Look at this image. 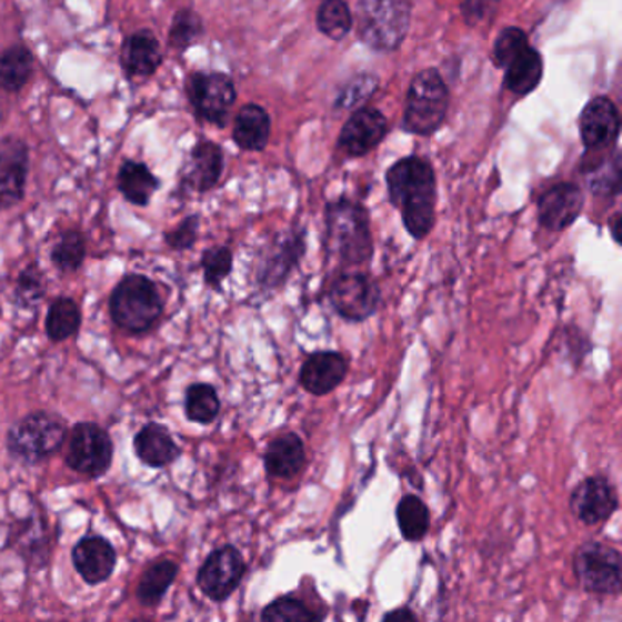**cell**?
Listing matches in <instances>:
<instances>
[{
    "instance_id": "cell-1",
    "label": "cell",
    "mask_w": 622,
    "mask_h": 622,
    "mask_svg": "<svg viewBox=\"0 0 622 622\" xmlns=\"http://www.w3.org/2000/svg\"><path fill=\"white\" fill-rule=\"evenodd\" d=\"M389 200L402 214L409 235L422 241L431 234L437 215V175L428 159L409 156L388 170Z\"/></svg>"
},
{
    "instance_id": "cell-2",
    "label": "cell",
    "mask_w": 622,
    "mask_h": 622,
    "mask_svg": "<svg viewBox=\"0 0 622 622\" xmlns=\"http://www.w3.org/2000/svg\"><path fill=\"white\" fill-rule=\"evenodd\" d=\"M327 247L345 267L368 265L373 260L371 218L362 203L340 198L327 204Z\"/></svg>"
},
{
    "instance_id": "cell-3",
    "label": "cell",
    "mask_w": 622,
    "mask_h": 622,
    "mask_svg": "<svg viewBox=\"0 0 622 622\" xmlns=\"http://www.w3.org/2000/svg\"><path fill=\"white\" fill-rule=\"evenodd\" d=\"M449 90L439 70L428 68L414 76L403 108L402 128L414 136H433L448 118Z\"/></svg>"
},
{
    "instance_id": "cell-4",
    "label": "cell",
    "mask_w": 622,
    "mask_h": 622,
    "mask_svg": "<svg viewBox=\"0 0 622 622\" xmlns=\"http://www.w3.org/2000/svg\"><path fill=\"white\" fill-rule=\"evenodd\" d=\"M411 24V0H360L358 39L377 51L399 50Z\"/></svg>"
},
{
    "instance_id": "cell-5",
    "label": "cell",
    "mask_w": 622,
    "mask_h": 622,
    "mask_svg": "<svg viewBox=\"0 0 622 622\" xmlns=\"http://www.w3.org/2000/svg\"><path fill=\"white\" fill-rule=\"evenodd\" d=\"M573 573L590 595L618 598L622 590L621 551L606 542H584L573 553Z\"/></svg>"
},
{
    "instance_id": "cell-6",
    "label": "cell",
    "mask_w": 622,
    "mask_h": 622,
    "mask_svg": "<svg viewBox=\"0 0 622 622\" xmlns=\"http://www.w3.org/2000/svg\"><path fill=\"white\" fill-rule=\"evenodd\" d=\"M113 322L127 331H149L163 312V300L158 287L144 275H127L110 298Z\"/></svg>"
},
{
    "instance_id": "cell-7",
    "label": "cell",
    "mask_w": 622,
    "mask_h": 622,
    "mask_svg": "<svg viewBox=\"0 0 622 622\" xmlns=\"http://www.w3.org/2000/svg\"><path fill=\"white\" fill-rule=\"evenodd\" d=\"M327 300L343 322L363 323L371 320L382 305V291L368 272L345 269L338 272L327 287Z\"/></svg>"
},
{
    "instance_id": "cell-8",
    "label": "cell",
    "mask_w": 622,
    "mask_h": 622,
    "mask_svg": "<svg viewBox=\"0 0 622 622\" xmlns=\"http://www.w3.org/2000/svg\"><path fill=\"white\" fill-rule=\"evenodd\" d=\"M67 428L56 414L31 413L17 422L8 434L11 457L28 464H37L57 453L64 440Z\"/></svg>"
},
{
    "instance_id": "cell-9",
    "label": "cell",
    "mask_w": 622,
    "mask_h": 622,
    "mask_svg": "<svg viewBox=\"0 0 622 622\" xmlns=\"http://www.w3.org/2000/svg\"><path fill=\"white\" fill-rule=\"evenodd\" d=\"M307 250L305 229L287 230L275 235L261 254L255 280L261 291H275L285 285L300 267Z\"/></svg>"
},
{
    "instance_id": "cell-10",
    "label": "cell",
    "mask_w": 622,
    "mask_h": 622,
    "mask_svg": "<svg viewBox=\"0 0 622 622\" xmlns=\"http://www.w3.org/2000/svg\"><path fill=\"white\" fill-rule=\"evenodd\" d=\"M113 445L110 434L98 423H77L70 437L67 462L77 473L98 479L112 465Z\"/></svg>"
},
{
    "instance_id": "cell-11",
    "label": "cell",
    "mask_w": 622,
    "mask_h": 622,
    "mask_svg": "<svg viewBox=\"0 0 622 622\" xmlns=\"http://www.w3.org/2000/svg\"><path fill=\"white\" fill-rule=\"evenodd\" d=\"M190 104L201 121L223 127L235 102L234 82L224 73H192L187 82Z\"/></svg>"
},
{
    "instance_id": "cell-12",
    "label": "cell",
    "mask_w": 622,
    "mask_h": 622,
    "mask_svg": "<svg viewBox=\"0 0 622 622\" xmlns=\"http://www.w3.org/2000/svg\"><path fill=\"white\" fill-rule=\"evenodd\" d=\"M245 559L232 544L212 551L198 573V586L214 602H223L240 588L245 576Z\"/></svg>"
},
{
    "instance_id": "cell-13",
    "label": "cell",
    "mask_w": 622,
    "mask_h": 622,
    "mask_svg": "<svg viewBox=\"0 0 622 622\" xmlns=\"http://www.w3.org/2000/svg\"><path fill=\"white\" fill-rule=\"evenodd\" d=\"M570 510L584 525L604 524L619 511L618 488L606 474L586 476L573 488Z\"/></svg>"
},
{
    "instance_id": "cell-14",
    "label": "cell",
    "mask_w": 622,
    "mask_h": 622,
    "mask_svg": "<svg viewBox=\"0 0 622 622\" xmlns=\"http://www.w3.org/2000/svg\"><path fill=\"white\" fill-rule=\"evenodd\" d=\"M351 369V360L340 351L311 352L301 363L298 382L312 397H327L337 391Z\"/></svg>"
},
{
    "instance_id": "cell-15",
    "label": "cell",
    "mask_w": 622,
    "mask_h": 622,
    "mask_svg": "<svg viewBox=\"0 0 622 622\" xmlns=\"http://www.w3.org/2000/svg\"><path fill=\"white\" fill-rule=\"evenodd\" d=\"M584 209V192L575 183H556L539 198V223L550 232L570 229Z\"/></svg>"
},
{
    "instance_id": "cell-16",
    "label": "cell",
    "mask_w": 622,
    "mask_h": 622,
    "mask_svg": "<svg viewBox=\"0 0 622 622\" xmlns=\"http://www.w3.org/2000/svg\"><path fill=\"white\" fill-rule=\"evenodd\" d=\"M389 132L388 118L377 108H360L343 124L338 144L352 158L373 152Z\"/></svg>"
},
{
    "instance_id": "cell-17",
    "label": "cell",
    "mask_w": 622,
    "mask_h": 622,
    "mask_svg": "<svg viewBox=\"0 0 622 622\" xmlns=\"http://www.w3.org/2000/svg\"><path fill=\"white\" fill-rule=\"evenodd\" d=\"M582 143L588 150H604L613 147L621 132V116L612 99L599 96L588 101L582 110L581 119Z\"/></svg>"
},
{
    "instance_id": "cell-18",
    "label": "cell",
    "mask_w": 622,
    "mask_h": 622,
    "mask_svg": "<svg viewBox=\"0 0 622 622\" xmlns=\"http://www.w3.org/2000/svg\"><path fill=\"white\" fill-rule=\"evenodd\" d=\"M28 149L21 139L8 138L0 144V209H10L24 195Z\"/></svg>"
},
{
    "instance_id": "cell-19",
    "label": "cell",
    "mask_w": 622,
    "mask_h": 622,
    "mask_svg": "<svg viewBox=\"0 0 622 622\" xmlns=\"http://www.w3.org/2000/svg\"><path fill=\"white\" fill-rule=\"evenodd\" d=\"M72 559L77 573L88 584H101L107 581L118 562L112 544L102 536H84L82 541L77 542Z\"/></svg>"
},
{
    "instance_id": "cell-20",
    "label": "cell",
    "mask_w": 622,
    "mask_h": 622,
    "mask_svg": "<svg viewBox=\"0 0 622 622\" xmlns=\"http://www.w3.org/2000/svg\"><path fill=\"white\" fill-rule=\"evenodd\" d=\"M307 464V451L300 434L294 431L280 434L267 445L263 465L271 479L292 480L303 471Z\"/></svg>"
},
{
    "instance_id": "cell-21",
    "label": "cell",
    "mask_w": 622,
    "mask_h": 622,
    "mask_svg": "<svg viewBox=\"0 0 622 622\" xmlns=\"http://www.w3.org/2000/svg\"><path fill=\"white\" fill-rule=\"evenodd\" d=\"M223 150L212 141H201L190 152L184 164L183 184L195 192H209L220 183L223 174Z\"/></svg>"
},
{
    "instance_id": "cell-22",
    "label": "cell",
    "mask_w": 622,
    "mask_h": 622,
    "mask_svg": "<svg viewBox=\"0 0 622 622\" xmlns=\"http://www.w3.org/2000/svg\"><path fill=\"white\" fill-rule=\"evenodd\" d=\"M504 87L515 96H530L535 92L544 77V61L541 51L528 47L522 48L504 68Z\"/></svg>"
},
{
    "instance_id": "cell-23",
    "label": "cell",
    "mask_w": 622,
    "mask_h": 622,
    "mask_svg": "<svg viewBox=\"0 0 622 622\" xmlns=\"http://www.w3.org/2000/svg\"><path fill=\"white\" fill-rule=\"evenodd\" d=\"M121 61L128 76L150 77L156 73L163 62V53L152 31L139 30L128 37Z\"/></svg>"
},
{
    "instance_id": "cell-24",
    "label": "cell",
    "mask_w": 622,
    "mask_h": 622,
    "mask_svg": "<svg viewBox=\"0 0 622 622\" xmlns=\"http://www.w3.org/2000/svg\"><path fill=\"white\" fill-rule=\"evenodd\" d=\"M271 138V118L260 104H245L235 116L234 141L241 150L261 152Z\"/></svg>"
},
{
    "instance_id": "cell-25",
    "label": "cell",
    "mask_w": 622,
    "mask_h": 622,
    "mask_svg": "<svg viewBox=\"0 0 622 622\" xmlns=\"http://www.w3.org/2000/svg\"><path fill=\"white\" fill-rule=\"evenodd\" d=\"M133 448L139 460L150 468L172 464L179 457V448L170 437L169 429L159 423L144 425L133 440Z\"/></svg>"
},
{
    "instance_id": "cell-26",
    "label": "cell",
    "mask_w": 622,
    "mask_h": 622,
    "mask_svg": "<svg viewBox=\"0 0 622 622\" xmlns=\"http://www.w3.org/2000/svg\"><path fill=\"white\" fill-rule=\"evenodd\" d=\"M397 524L403 541L420 542L431 530V511L414 493H408L397 504Z\"/></svg>"
},
{
    "instance_id": "cell-27",
    "label": "cell",
    "mask_w": 622,
    "mask_h": 622,
    "mask_svg": "<svg viewBox=\"0 0 622 622\" xmlns=\"http://www.w3.org/2000/svg\"><path fill=\"white\" fill-rule=\"evenodd\" d=\"M119 190L130 203L144 207L152 200L153 192L158 190L159 181L150 172L149 167L138 161H127L121 167L118 175Z\"/></svg>"
},
{
    "instance_id": "cell-28",
    "label": "cell",
    "mask_w": 622,
    "mask_h": 622,
    "mask_svg": "<svg viewBox=\"0 0 622 622\" xmlns=\"http://www.w3.org/2000/svg\"><path fill=\"white\" fill-rule=\"evenodd\" d=\"M178 572V564L172 561L153 562L152 566L147 568L138 586V599L141 604L144 606L159 604L175 581Z\"/></svg>"
},
{
    "instance_id": "cell-29",
    "label": "cell",
    "mask_w": 622,
    "mask_h": 622,
    "mask_svg": "<svg viewBox=\"0 0 622 622\" xmlns=\"http://www.w3.org/2000/svg\"><path fill=\"white\" fill-rule=\"evenodd\" d=\"M33 72V59L24 47H11L0 53V88L19 92Z\"/></svg>"
},
{
    "instance_id": "cell-30",
    "label": "cell",
    "mask_w": 622,
    "mask_h": 622,
    "mask_svg": "<svg viewBox=\"0 0 622 622\" xmlns=\"http://www.w3.org/2000/svg\"><path fill=\"white\" fill-rule=\"evenodd\" d=\"M81 327V311L72 298H59L48 311L47 332L53 342H64Z\"/></svg>"
},
{
    "instance_id": "cell-31",
    "label": "cell",
    "mask_w": 622,
    "mask_h": 622,
    "mask_svg": "<svg viewBox=\"0 0 622 622\" xmlns=\"http://www.w3.org/2000/svg\"><path fill=\"white\" fill-rule=\"evenodd\" d=\"M184 411L190 422L203 423V425L212 423L221 411L220 394L210 383H194L187 391Z\"/></svg>"
},
{
    "instance_id": "cell-32",
    "label": "cell",
    "mask_w": 622,
    "mask_h": 622,
    "mask_svg": "<svg viewBox=\"0 0 622 622\" xmlns=\"http://www.w3.org/2000/svg\"><path fill=\"white\" fill-rule=\"evenodd\" d=\"M260 619L265 622H318L325 619V612H314L294 595H281L263 608Z\"/></svg>"
},
{
    "instance_id": "cell-33",
    "label": "cell",
    "mask_w": 622,
    "mask_h": 622,
    "mask_svg": "<svg viewBox=\"0 0 622 622\" xmlns=\"http://www.w3.org/2000/svg\"><path fill=\"white\" fill-rule=\"evenodd\" d=\"M354 19H352L351 8L343 0H323L318 10L317 26L323 36L332 41H342L352 30Z\"/></svg>"
},
{
    "instance_id": "cell-34",
    "label": "cell",
    "mask_w": 622,
    "mask_h": 622,
    "mask_svg": "<svg viewBox=\"0 0 622 622\" xmlns=\"http://www.w3.org/2000/svg\"><path fill=\"white\" fill-rule=\"evenodd\" d=\"M621 153L613 150L612 158L602 161L598 169L590 170L588 187L595 195L612 198L621 192Z\"/></svg>"
},
{
    "instance_id": "cell-35",
    "label": "cell",
    "mask_w": 622,
    "mask_h": 622,
    "mask_svg": "<svg viewBox=\"0 0 622 622\" xmlns=\"http://www.w3.org/2000/svg\"><path fill=\"white\" fill-rule=\"evenodd\" d=\"M84 255H87L84 238L77 230H67L51 252V260L59 271L73 272L82 265Z\"/></svg>"
},
{
    "instance_id": "cell-36",
    "label": "cell",
    "mask_w": 622,
    "mask_h": 622,
    "mask_svg": "<svg viewBox=\"0 0 622 622\" xmlns=\"http://www.w3.org/2000/svg\"><path fill=\"white\" fill-rule=\"evenodd\" d=\"M203 36V21L192 10H181L170 26V47L178 51L189 50Z\"/></svg>"
},
{
    "instance_id": "cell-37",
    "label": "cell",
    "mask_w": 622,
    "mask_h": 622,
    "mask_svg": "<svg viewBox=\"0 0 622 622\" xmlns=\"http://www.w3.org/2000/svg\"><path fill=\"white\" fill-rule=\"evenodd\" d=\"M201 267H203L204 283L215 291H220L221 283L229 278L232 267H234L232 250L229 247H212V249L204 250Z\"/></svg>"
},
{
    "instance_id": "cell-38",
    "label": "cell",
    "mask_w": 622,
    "mask_h": 622,
    "mask_svg": "<svg viewBox=\"0 0 622 622\" xmlns=\"http://www.w3.org/2000/svg\"><path fill=\"white\" fill-rule=\"evenodd\" d=\"M377 90L378 77L373 73H360V76L352 77L351 81L340 90L334 104L338 110H354L373 98Z\"/></svg>"
},
{
    "instance_id": "cell-39",
    "label": "cell",
    "mask_w": 622,
    "mask_h": 622,
    "mask_svg": "<svg viewBox=\"0 0 622 622\" xmlns=\"http://www.w3.org/2000/svg\"><path fill=\"white\" fill-rule=\"evenodd\" d=\"M528 44H530V41H528V36H525L524 31L521 28H515V26H510V28L500 31V36L496 37L495 47H493V53H491V61H493L496 68L502 70Z\"/></svg>"
},
{
    "instance_id": "cell-40",
    "label": "cell",
    "mask_w": 622,
    "mask_h": 622,
    "mask_svg": "<svg viewBox=\"0 0 622 622\" xmlns=\"http://www.w3.org/2000/svg\"><path fill=\"white\" fill-rule=\"evenodd\" d=\"M47 281L39 267H26L17 281V300L24 307L37 305L44 298Z\"/></svg>"
},
{
    "instance_id": "cell-41",
    "label": "cell",
    "mask_w": 622,
    "mask_h": 622,
    "mask_svg": "<svg viewBox=\"0 0 622 622\" xmlns=\"http://www.w3.org/2000/svg\"><path fill=\"white\" fill-rule=\"evenodd\" d=\"M500 8V0H460V11L465 24L471 28L493 21Z\"/></svg>"
},
{
    "instance_id": "cell-42",
    "label": "cell",
    "mask_w": 622,
    "mask_h": 622,
    "mask_svg": "<svg viewBox=\"0 0 622 622\" xmlns=\"http://www.w3.org/2000/svg\"><path fill=\"white\" fill-rule=\"evenodd\" d=\"M198 230H200V218L190 215L167 234V243L175 250L190 249L198 240Z\"/></svg>"
},
{
    "instance_id": "cell-43",
    "label": "cell",
    "mask_w": 622,
    "mask_h": 622,
    "mask_svg": "<svg viewBox=\"0 0 622 622\" xmlns=\"http://www.w3.org/2000/svg\"><path fill=\"white\" fill-rule=\"evenodd\" d=\"M383 622H417L419 615L411 610V608L402 606L397 608L393 612L383 613Z\"/></svg>"
},
{
    "instance_id": "cell-44",
    "label": "cell",
    "mask_w": 622,
    "mask_h": 622,
    "mask_svg": "<svg viewBox=\"0 0 622 622\" xmlns=\"http://www.w3.org/2000/svg\"><path fill=\"white\" fill-rule=\"evenodd\" d=\"M610 232H612V238L618 245H621V214H615L612 218V223H610Z\"/></svg>"
}]
</instances>
